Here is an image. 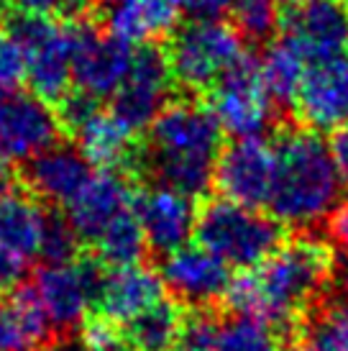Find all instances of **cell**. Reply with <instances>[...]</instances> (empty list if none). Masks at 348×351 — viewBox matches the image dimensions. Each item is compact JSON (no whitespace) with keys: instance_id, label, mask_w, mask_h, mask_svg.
I'll return each instance as SVG.
<instances>
[{"instance_id":"cell-1","label":"cell","mask_w":348,"mask_h":351,"mask_svg":"<svg viewBox=\"0 0 348 351\" xmlns=\"http://www.w3.org/2000/svg\"><path fill=\"white\" fill-rule=\"evenodd\" d=\"M336 277V254L325 241L302 236L236 277L228 302L236 313L279 328H295L325 300Z\"/></svg>"},{"instance_id":"cell-2","label":"cell","mask_w":348,"mask_h":351,"mask_svg":"<svg viewBox=\"0 0 348 351\" xmlns=\"http://www.w3.org/2000/svg\"><path fill=\"white\" fill-rule=\"evenodd\" d=\"M221 152L223 128L213 110L195 100H174L149 126L138 169H146L154 185L200 197L213 187Z\"/></svg>"},{"instance_id":"cell-3","label":"cell","mask_w":348,"mask_h":351,"mask_svg":"<svg viewBox=\"0 0 348 351\" xmlns=\"http://www.w3.org/2000/svg\"><path fill=\"white\" fill-rule=\"evenodd\" d=\"M274 152L277 167L266 203L271 218L295 231L330 221L343 190L330 144L312 128H287L277 138Z\"/></svg>"},{"instance_id":"cell-4","label":"cell","mask_w":348,"mask_h":351,"mask_svg":"<svg viewBox=\"0 0 348 351\" xmlns=\"http://www.w3.org/2000/svg\"><path fill=\"white\" fill-rule=\"evenodd\" d=\"M195 236L197 244L213 252L228 267L249 272L279 249L284 241V226L271 215L259 213V208L221 197L200 208Z\"/></svg>"},{"instance_id":"cell-5","label":"cell","mask_w":348,"mask_h":351,"mask_svg":"<svg viewBox=\"0 0 348 351\" xmlns=\"http://www.w3.org/2000/svg\"><path fill=\"white\" fill-rule=\"evenodd\" d=\"M243 54L241 34L225 21L192 19L172 31L166 47L174 82L192 93L213 88L215 80Z\"/></svg>"},{"instance_id":"cell-6","label":"cell","mask_w":348,"mask_h":351,"mask_svg":"<svg viewBox=\"0 0 348 351\" xmlns=\"http://www.w3.org/2000/svg\"><path fill=\"white\" fill-rule=\"evenodd\" d=\"M5 29L26 57L31 93L47 103H59L72 85V23L16 13Z\"/></svg>"},{"instance_id":"cell-7","label":"cell","mask_w":348,"mask_h":351,"mask_svg":"<svg viewBox=\"0 0 348 351\" xmlns=\"http://www.w3.org/2000/svg\"><path fill=\"white\" fill-rule=\"evenodd\" d=\"M208 108L225 134L236 138L264 136L277 116V106L264 85L261 59L249 51L236 59L210 88Z\"/></svg>"},{"instance_id":"cell-8","label":"cell","mask_w":348,"mask_h":351,"mask_svg":"<svg viewBox=\"0 0 348 351\" xmlns=\"http://www.w3.org/2000/svg\"><path fill=\"white\" fill-rule=\"evenodd\" d=\"M305 67L343 62L348 51V5L343 0H302L282 19V36Z\"/></svg>"},{"instance_id":"cell-9","label":"cell","mask_w":348,"mask_h":351,"mask_svg":"<svg viewBox=\"0 0 348 351\" xmlns=\"http://www.w3.org/2000/svg\"><path fill=\"white\" fill-rule=\"evenodd\" d=\"M103 274H105V264H100L97 259L44 264L34 274L31 287L54 331L69 333L85 323L90 308H95Z\"/></svg>"},{"instance_id":"cell-10","label":"cell","mask_w":348,"mask_h":351,"mask_svg":"<svg viewBox=\"0 0 348 351\" xmlns=\"http://www.w3.org/2000/svg\"><path fill=\"white\" fill-rule=\"evenodd\" d=\"M134 47L90 23H72V82L92 98H113L131 72Z\"/></svg>"},{"instance_id":"cell-11","label":"cell","mask_w":348,"mask_h":351,"mask_svg":"<svg viewBox=\"0 0 348 351\" xmlns=\"http://www.w3.org/2000/svg\"><path fill=\"white\" fill-rule=\"evenodd\" d=\"M62 121L47 100L34 93H0V154L5 162H29L59 144Z\"/></svg>"},{"instance_id":"cell-12","label":"cell","mask_w":348,"mask_h":351,"mask_svg":"<svg viewBox=\"0 0 348 351\" xmlns=\"http://www.w3.org/2000/svg\"><path fill=\"white\" fill-rule=\"evenodd\" d=\"M172 82L174 77L166 51H162L154 44H144V47L134 49L131 72L113 95L110 110L118 118H123L138 134L151 126L156 116L169 106Z\"/></svg>"},{"instance_id":"cell-13","label":"cell","mask_w":348,"mask_h":351,"mask_svg":"<svg viewBox=\"0 0 348 351\" xmlns=\"http://www.w3.org/2000/svg\"><path fill=\"white\" fill-rule=\"evenodd\" d=\"M274 167L277 152L274 144H269L264 136L236 138L218 156L213 185L225 200L249 208H264L269 203L274 185Z\"/></svg>"},{"instance_id":"cell-14","label":"cell","mask_w":348,"mask_h":351,"mask_svg":"<svg viewBox=\"0 0 348 351\" xmlns=\"http://www.w3.org/2000/svg\"><path fill=\"white\" fill-rule=\"evenodd\" d=\"M159 277L164 290L190 308H208L221 298H228L233 282L231 267L200 244L166 254Z\"/></svg>"},{"instance_id":"cell-15","label":"cell","mask_w":348,"mask_h":351,"mask_svg":"<svg viewBox=\"0 0 348 351\" xmlns=\"http://www.w3.org/2000/svg\"><path fill=\"white\" fill-rule=\"evenodd\" d=\"M131 208L144 228L149 249L159 254H172L187 246L200 215L195 197L164 185H149L136 193Z\"/></svg>"},{"instance_id":"cell-16","label":"cell","mask_w":348,"mask_h":351,"mask_svg":"<svg viewBox=\"0 0 348 351\" xmlns=\"http://www.w3.org/2000/svg\"><path fill=\"white\" fill-rule=\"evenodd\" d=\"M92 165L77 147L54 144L23 162V185L31 195L49 205H69L92 180Z\"/></svg>"},{"instance_id":"cell-17","label":"cell","mask_w":348,"mask_h":351,"mask_svg":"<svg viewBox=\"0 0 348 351\" xmlns=\"http://www.w3.org/2000/svg\"><path fill=\"white\" fill-rule=\"evenodd\" d=\"M159 300H164V282L154 269L144 264L118 269L105 267V274L97 287L95 311L103 321L126 326Z\"/></svg>"},{"instance_id":"cell-18","label":"cell","mask_w":348,"mask_h":351,"mask_svg":"<svg viewBox=\"0 0 348 351\" xmlns=\"http://www.w3.org/2000/svg\"><path fill=\"white\" fill-rule=\"evenodd\" d=\"M131 205H134V190L128 185L126 175H121L118 169H100L82 187V193L67 205V218L77 231L79 241L95 244L97 236L118 215L131 210Z\"/></svg>"},{"instance_id":"cell-19","label":"cell","mask_w":348,"mask_h":351,"mask_svg":"<svg viewBox=\"0 0 348 351\" xmlns=\"http://www.w3.org/2000/svg\"><path fill=\"white\" fill-rule=\"evenodd\" d=\"M297 113L312 131L348 126V62L312 67L297 93Z\"/></svg>"},{"instance_id":"cell-20","label":"cell","mask_w":348,"mask_h":351,"mask_svg":"<svg viewBox=\"0 0 348 351\" xmlns=\"http://www.w3.org/2000/svg\"><path fill=\"white\" fill-rule=\"evenodd\" d=\"M72 136L90 165L118 172L138 169L141 147L136 144V131L113 110H95Z\"/></svg>"},{"instance_id":"cell-21","label":"cell","mask_w":348,"mask_h":351,"mask_svg":"<svg viewBox=\"0 0 348 351\" xmlns=\"http://www.w3.org/2000/svg\"><path fill=\"white\" fill-rule=\"evenodd\" d=\"M177 13L179 10L166 0H103L100 8L108 34L128 41L131 47H144L172 34Z\"/></svg>"},{"instance_id":"cell-22","label":"cell","mask_w":348,"mask_h":351,"mask_svg":"<svg viewBox=\"0 0 348 351\" xmlns=\"http://www.w3.org/2000/svg\"><path fill=\"white\" fill-rule=\"evenodd\" d=\"M51 333L31 285L13 287L0 300V351H39Z\"/></svg>"},{"instance_id":"cell-23","label":"cell","mask_w":348,"mask_h":351,"mask_svg":"<svg viewBox=\"0 0 348 351\" xmlns=\"http://www.w3.org/2000/svg\"><path fill=\"white\" fill-rule=\"evenodd\" d=\"M49 213L31 193L10 187L0 195V244L21 259L39 256Z\"/></svg>"},{"instance_id":"cell-24","label":"cell","mask_w":348,"mask_h":351,"mask_svg":"<svg viewBox=\"0 0 348 351\" xmlns=\"http://www.w3.org/2000/svg\"><path fill=\"white\" fill-rule=\"evenodd\" d=\"M184 323V311L172 300H159L126 323V339L136 351H174Z\"/></svg>"},{"instance_id":"cell-25","label":"cell","mask_w":348,"mask_h":351,"mask_svg":"<svg viewBox=\"0 0 348 351\" xmlns=\"http://www.w3.org/2000/svg\"><path fill=\"white\" fill-rule=\"evenodd\" d=\"M92 246H95L97 262L105 264L108 269H118V267L141 264L146 249H149V241H146L144 228H141L134 208H131L123 215H118L116 221L97 236V241Z\"/></svg>"},{"instance_id":"cell-26","label":"cell","mask_w":348,"mask_h":351,"mask_svg":"<svg viewBox=\"0 0 348 351\" xmlns=\"http://www.w3.org/2000/svg\"><path fill=\"white\" fill-rule=\"evenodd\" d=\"M261 75H264V85L274 106L292 108L297 103V93L308 75V67L284 41L277 39V44L266 51V57L261 59Z\"/></svg>"},{"instance_id":"cell-27","label":"cell","mask_w":348,"mask_h":351,"mask_svg":"<svg viewBox=\"0 0 348 351\" xmlns=\"http://www.w3.org/2000/svg\"><path fill=\"white\" fill-rule=\"evenodd\" d=\"M213 351H282V339L274 326L238 313L221 321Z\"/></svg>"},{"instance_id":"cell-28","label":"cell","mask_w":348,"mask_h":351,"mask_svg":"<svg viewBox=\"0 0 348 351\" xmlns=\"http://www.w3.org/2000/svg\"><path fill=\"white\" fill-rule=\"evenodd\" d=\"M231 13L233 29L241 34V39L253 44L269 41L282 26L277 0H236Z\"/></svg>"},{"instance_id":"cell-29","label":"cell","mask_w":348,"mask_h":351,"mask_svg":"<svg viewBox=\"0 0 348 351\" xmlns=\"http://www.w3.org/2000/svg\"><path fill=\"white\" fill-rule=\"evenodd\" d=\"M79 252V236L72 228L69 218L59 213H49L47 231H44V241H41L39 256L44 264H67L75 262Z\"/></svg>"},{"instance_id":"cell-30","label":"cell","mask_w":348,"mask_h":351,"mask_svg":"<svg viewBox=\"0 0 348 351\" xmlns=\"http://www.w3.org/2000/svg\"><path fill=\"white\" fill-rule=\"evenodd\" d=\"M221 321L208 308H190L184 313V323L174 351H213Z\"/></svg>"},{"instance_id":"cell-31","label":"cell","mask_w":348,"mask_h":351,"mask_svg":"<svg viewBox=\"0 0 348 351\" xmlns=\"http://www.w3.org/2000/svg\"><path fill=\"white\" fill-rule=\"evenodd\" d=\"M26 80V57L5 26H0V93L18 90Z\"/></svg>"},{"instance_id":"cell-32","label":"cell","mask_w":348,"mask_h":351,"mask_svg":"<svg viewBox=\"0 0 348 351\" xmlns=\"http://www.w3.org/2000/svg\"><path fill=\"white\" fill-rule=\"evenodd\" d=\"M82 346L85 351H136L126 339L123 328L103 318H92L82 328Z\"/></svg>"},{"instance_id":"cell-33","label":"cell","mask_w":348,"mask_h":351,"mask_svg":"<svg viewBox=\"0 0 348 351\" xmlns=\"http://www.w3.org/2000/svg\"><path fill=\"white\" fill-rule=\"evenodd\" d=\"M315 333L323 336L333 346V351H348V300L325 305L323 321Z\"/></svg>"},{"instance_id":"cell-34","label":"cell","mask_w":348,"mask_h":351,"mask_svg":"<svg viewBox=\"0 0 348 351\" xmlns=\"http://www.w3.org/2000/svg\"><path fill=\"white\" fill-rule=\"evenodd\" d=\"M26 272V259L0 244V290H13L18 287Z\"/></svg>"},{"instance_id":"cell-35","label":"cell","mask_w":348,"mask_h":351,"mask_svg":"<svg viewBox=\"0 0 348 351\" xmlns=\"http://www.w3.org/2000/svg\"><path fill=\"white\" fill-rule=\"evenodd\" d=\"M236 0H192L190 10H192L195 19L203 21H223L225 13H231Z\"/></svg>"},{"instance_id":"cell-36","label":"cell","mask_w":348,"mask_h":351,"mask_svg":"<svg viewBox=\"0 0 348 351\" xmlns=\"http://www.w3.org/2000/svg\"><path fill=\"white\" fill-rule=\"evenodd\" d=\"M330 152H333V159H336V167H338L340 182L348 190V126L338 128L333 134V138H330Z\"/></svg>"},{"instance_id":"cell-37","label":"cell","mask_w":348,"mask_h":351,"mask_svg":"<svg viewBox=\"0 0 348 351\" xmlns=\"http://www.w3.org/2000/svg\"><path fill=\"white\" fill-rule=\"evenodd\" d=\"M67 0H10V5L18 13H29V16H51V13H62Z\"/></svg>"},{"instance_id":"cell-38","label":"cell","mask_w":348,"mask_h":351,"mask_svg":"<svg viewBox=\"0 0 348 351\" xmlns=\"http://www.w3.org/2000/svg\"><path fill=\"white\" fill-rule=\"evenodd\" d=\"M328 223H330L328 226L330 236H333L343 249H348V203L338 205V210L330 215Z\"/></svg>"},{"instance_id":"cell-39","label":"cell","mask_w":348,"mask_h":351,"mask_svg":"<svg viewBox=\"0 0 348 351\" xmlns=\"http://www.w3.org/2000/svg\"><path fill=\"white\" fill-rule=\"evenodd\" d=\"M287 351H333V346H330L323 336H318V333H312V336H308V339H302V341H297L292 349Z\"/></svg>"},{"instance_id":"cell-40","label":"cell","mask_w":348,"mask_h":351,"mask_svg":"<svg viewBox=\"0 0 348 351\" xmlns=\"http://www.w3.org/2000/svg\"><path fill=\"white\" fill-rule=\"evenodd\" d=\"M39 351H85V346L69 341H57V343H49V346H41Z\"/></svg>"},{"instance_id":"cell-41","label":"cell","mask_w":348,"mask_h":351,"mask_svg":"<svg viewBox=\"0 0 348 351\" xmlns=\"http://www.w3.org/2000/svg\"><path fill=\"white\" fill-rule=\"evenodd\" d=\"M166 3L174 5L177 10H182V8H190V3H192V0H166Z\"/></svg>"},{"instance_id":"cell-42","label":"cell","mask_w":348,"mask_h":351,"mask_svg":"<svg viewBox=\"0 0 348 351\" xmlns=\"http://www.w3.org/2000/svg\"><path fill=\"white\" fill-rule=\"evenodd\" d=\"M343 282H346V290H348V267H346V272H343Z\"/></svg>"},{"instance_id":"cell-43","label":"cell","mask_w":348,"mask_h":351,"mask_svg":"<svg viewBox=\"0 0 348 351\" xmlns=\"http://www.w3.org/2000/svg\"><path fill=\"white\" fill-rule=\"evenodd\" d=\"M287 3H302V0H287Z\"/></svg>"},{"instance_id":"cell-44","label":"cell","mask_w":348,"mask_h":351,"mask_svg":"<svg viewBox=\"0 0 348 351\" xmlns=\"http://www.w3.org/2000/svg\"><path fill=\"white\" fill-rule=\"evenodd\" d=\"M343 3H346V5H348V0H343Z\"/></svg>"}]
</instances>
